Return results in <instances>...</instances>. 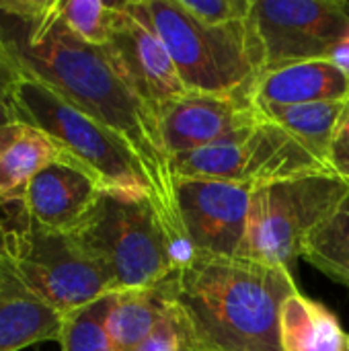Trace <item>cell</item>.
Segmentation results:
<instances>
[{
    "label": "cell",
    "instance_id": "cell-7",
    "mask_svg": "<svg viewBox=\"0 0 349 351\" xmlns=\"http://www.w3.org/2000/svg\"><path fill=\"white\" fill-rule=\"evenodd\" d=\"M177 179L230 181L249 189L329 173L292 134L259 113V119L212 146L171 160Z\"/></svg>",
    "mask_w": 349,
    "mask_h": 351
},
{
    "label": "cell",
    "instance_id": "cell-3",
    "mask_svg": "<svg viewBox=\"0 0 349 351\" xmlns=\"http://www.w3.org/2000/svg\"><path fill=\"white\" fill-rule=\"evenodd\" d=\"M68 234L107 276L111 292L154 288L177 274L167 230L150 197L101 191Z\"/></svg>",
    "mask_w": 349,
    "mask_h": 351
},
{
    "label": "cell",
    "instance_id": "cell-11",
    "mask_svg": "<svg viewBox=\"0 0 349 351\" xmlns=\"http://www.w3.org/2000/svg\"><path fill=\"white\" fill-rule=\"evenodd\" d=\"M105 51L125 82L154 111L189 93L163 39L138 12L134 0L117 2V19Z\"/></svg>",
    "mask_w": 349,
    "mask_h": 351
},
{
    "label": "cell",
    "instance_id": "cell-29",
    "mask_svg": "<svg viewBox=\"0 0 349 351\" xmlns=\"http://www.w3.org/2000/svg\"><path fill=\"white\" fill-rule=\"evenodd\" d=\"M0 60H10V56L6 53V49H4V45H2V41H0Z\"/></svg>",
    "mask_w": 349,
    "mask_h": 351
},
{
    "label": "cell",
    "instance_id": "cell-16",
    "mask_svg": "<svg viewBox=\"0 0 349 351\" xmlns=\"http://www.w3.org/2000/svg\"><path fill=\"white\" fill-rule=\"evenodd\" d=\"M171 280L146 290L111 292L107 331L115 351H136L154 333L173 302Z\"/></svg>",
    "mask_w": 349,
    "mask_h": 351
},
{
    "label": "cell",
    "instance_id": "cell-27",
    "mask_svg": "<svg viewBox=\"0 0 349 351\" xmlns=\"http://www.w3.org/2000/svg\"><path fill=\"white\" fill-rule=\"evenodd\" d=\"M329 60H331L335 66H339V68L349 76V33L337 43V45H335V49L331 51Z\"/></svg>",
    "mask_w": 349,
    "mask_h": 351
},
{
    "label": "cell",
    "instance_id": "cell-30",
    "mask_svg": "<svg viewBox=\"0 0 349 351\" xmlns=\"http://www.w3.org/2000/svg\"><path fill=\"white\" fill-rule=\"evenodd\" d=\"M0 257H4V253H2V247H0Z\"/></svg>",
    "mask_w": 349,
    "mask_h": 351
},
{
    "label": "cell",
    "instance_id": "cell-22",
    "mask_svg": "<svg viewBox=\"0 0 349 351\" xmlns=\"http://www.w3.org/2000/svg\"><path fill=\"white\" fill-rule=\"evenodd\" d=\"M58 10L66 27L84 43L95 47L109 43L117 19V2L58 0Z\"/></svg>",
    "mask_w": 349,
    "mask_h": 351
},
{
    "label": "cell",
    "instance_id": "cell-19",
    "mask_svg": "<svg viewBox=\"0 0 349 351\" xmlns=\"http://www.w3.org/2000/svg\"><path fill=\"white\" fill-rule=\"evenodd\" d=\"M60 158L47 136L21 123L16 138L0 152V206L21 204L37 173Z\"/></svg>",
    "mask_w": 349,
    "mask_h": 351
},
{
    "label": "cell",
    "instance_id": "cell-5",
    "mask_svg": "<svg viewBox=\"0 0 349 351\" xmlns=\"http://www.w3.org/2000/svg\"><path fill=\"white\" fill-rule=\"evenodd\" d=\"M12 111L16 123L47 136L62 158L93 175L103 191L150 197L144 171L130 148L47 84L21 72L12 90Z\"/></svg>",
    "mask_w": 349,
    "mask_h": 351
},
{
    "label": "cell",
    "instance_id": "cell-9",
    "mask_svg": "<svg viewBox=\"0 0 349 351\" xmlns=\"http://www.w3.org/2000/svg\"><path fill=\"white\" fill-rule=\"evenodd\" d=\"M249 25L265 68L329 60L349 33V2L341 0H253Z\"/></svg>",
    "mask_w": 349,
    "mask_h": 351
},
{
    "label": "cell",
    "instance_id": "cell-26",
    "mask_svg": "<svg viewBox=\"0 0 349 351\" xmlns=\"http://www.w3.org/2000/svg\"><path fill=\"white\" fill-rule=\"evenodd\" d=\"M21 72L12 60H0V130L16 123L12 111V90Z\"/></svg>",
    "mask_w": 349,
    "mask_h": 351
},
{
    "label": "cell",
    "instance_id": "cell-10",
    "mask_svg": "<svg viewBox=\"0 0 349 351\" xmlns=\"http://www.w3.org/2000/svg\"><path fill=\"white\" fill-rule=\"evenodd\" d=\"M253 189L212 179H177L187 239L200 257H241Z\"/></svg>",
    "mask_w": 349,
    "mask_h": 351
},
{
    "label": "cell",
    "instance_id": "cell-18",
    "mask_svg": "<svg viewBox=\"0 0 349 351\" xmlns=\"http://www.w3.org/2000/svg\"><path fill=\"white\" fill-rule=\"evenodd\" d=\"M280 341L284 351H349V337L333 313L300 292L282 306Z\"/></svg>",
    "mask_w": 349,
    "mask_h": 351
},
{
    "label": "cell",
    "instance_id": "cell-13",
    "mask_svg": "<svg viewBox=\"0 0 349 351\" xmlns=\"http://www.w3.org/2000/svg\"><path fill=\"white\" fill-rule=\"evenodd\" d=\"M103 189L84 169L60 158L47 165L27 187L23 214L45 230L70 232Z\"/></svg>",
    "mask_w": 349,
    "mask_h": 351
},
{
    "label": "cell",
    "instance_id": "cell-24",
    "mask_svg": "<svg viewBox=\"0 0 349 351\" xmlns=\"http://www.w3.org/2000/svg\"><path fill=\"white\" fill-rule=\"evenodd\" d=\"M181 8L210 27L243 23L251 16L253 0H179Z\"/></svg>",
    "mask_w": 349,
    "mask_h": 351
},
{
    "label": "cell",
    "instance_id": "cell-6",
    "mask_svg": "<svg viewBox=\"0 0 349 351\" xmlns=\"http://www.w3.org/2000/svg\"><path fill=\"white\" fill-rule=\"evenodd\" d=\"M0 247L16 276L62 317L111 294L107 276L68 232L45 230L25 214L0 222Z\"/></svg>",
    "mask_w": 349,
    "mask_h": 351
},
{
    "label": "cell",
    "instance_id": "cell-12",
    "mask_svg": "<svg viewBox=\"0 0 349 351\" xmlns=\"http://www.w3.org/2000/svg\"><path fill=\"white\" fill-rule=\"evenodd\" d=\"M167 154L173 158L232 138L259 119L249 95L187 93L156 107Z\"/></svg>",
    "mask_w": 349,
    "mask_h": 351
},
{
    "label": "cell",
    "instance_id": "cell-28",
    "mask_svg": "<svg viewBox=\"0 0 349 351\" xmlns=\"http://www.w3.org/2000/svg\"><path fill=\"white\" fill-rule=\"evenodd\" d=\"M19 132H21V123H14V125H8V128L0 130V152L16 138Z\"/></svg>",
    "mask_w": 349,
    "mask_h": 351
},
{
    "label": "cell",
    "instance_id": "cell-25",
    "mask_svg": "<svg viewBox=\"0 0 349 351\" xmlns=\"http://www.w3.org/2000/svg\"><path fill=\"white\" fill-rule=\"evenodd\" d=\"M329 173L349 185V105L329 150Z\"/></svg>",
    "mask_w": 349,
    "mask_h": 351
},
{
    "label": "cell",
    "instance_id": "cell-21",
    "mask_svg": "<svg viewBox=\"0 0 349 351\" xmlns=\"http://www.w3.org/2000/svg\"><path fill=\"white\" fill-rule=\"evenodd\" d=\"M109 302L111 294H105L99 300L62 317V351H115L107 331Z\"/></svg>",
    "mask_w": 349,
    "mask_h": 351
},
{
    "label": "cell",
    "instance_id": "cell-23",
    "mask_svg": "<svg viewBox=\"0 0 349 351\" xmlns=\"http://www.w3.org/2000/svg\"><path fill=\"white\" fill-rule=\"evenodd\" d=\"M136 351H208L191 329L187 317L179 304L171 302L165 319L154 329V333Z\"/></svg>",
    "mask_w": 349,
    "mask_h": 351
},
{
    "label": "cell",
    "instance_id": "cell-15",
    "mask_svg": "<svg viewBox=\"0 0 349 351\" xmlns=\"http://www.w3.org/2000/svg\"><path fill=\"white\" fill-rule=\"evenodd\" d=\"M62 315L45 304L0 257V351H21L35 343L58 341Z\"/></svg>",
    "mask_w": 349,
    "mask_h": 351
},
{
    "label": "cell",
    "instance_id": "cell-17",
    "mask_svg": "<svg viewBox=\"0 0 349 351\" xmlns=\"http://www.w3.org/2000/svg\"><path fill=\"white\" fill-rule=\"evenodd\" d=\"M349 99L344 101H319L302 105H259L255 107L263 117L292 134L327 171L329 150L339 121L348 109Z\"/></svg>",
    "mask_w": 349,
    "mask_h": 351
},
{
    "label": "cell",
    "instance_id": "cell-8",
    "mask_svg": "<svg viewBox=\"0 0 349 351\" xmlns=\"http://www.w3.org/2000/svg\"><path fill=\"white\" fill-rule=\"evenodd\" d=\"M348 193V183L331 173L253 189L241 257L290 269L306 234Z\"/></svg>",
    "mask_w": 349,
    "mask_h": 351
},
{
    "label": "cell",
    "instance_id": "cell-14",
    "mask_svg": "<svg viewBox=\"0 0 349 351\" xmlns=\"http://www.w3.org/2000/svg\"><path fill=\"white\" fill-rule=\"evenodd\" d=\"M344 99H349V76L331 60H304L265 68L249 90V101L255 107Z\"/></svg>",
    "mask_w": 349,
    "mask_h": 351
},
{
    "label": "cell",
    "instance_id": "cell-2",
    "mask_svg": "<svg viewBox=\"0 0 349 351\" xmlns=\"http://www.w3.org/2000/svg\"><path fill=\"white\" fill-rule=\"evenodd\" d=\"M173 298L208 351H284L280 317L298 292L290 269L243 257H195Z\"/></svg>",
    "mask_w": 349,
    "mask_h": 351
},
{
    "label": "cell",
    "instance_id": "cell-20",
    "mask_svg": "<svg viewBox=\"0 0 349 351\" xmlns=\"http://www.w3.org/2000/svg\"><path fill=\"white\" fill-rule=\"evenodd\" d=\"M300 257L349 288V193L306 234Z\"/></svg>",
    "mask_w": 349,
    "mask_h": 351
},
{
    "label": "cell",
    "instance_id": "cell-1",
    "mask_svg": "<svg viewBox=\"0 0 349 351\" xmlns=\"http://www.w3.org/2000/svg\"><path fill=\"white\" fill-rule=\"evenodd\" d=\"M0 41L23 74L47 84L130 148L148 181L177 271L189 265L197 255L181 220L177 177L156 111L125 82L105 47L88 45L68 29L58 0L0 2Z\"/></svg>",
    "mask_w": 349,
    "mask_h": 351
},
{
    "label": "cell",
    "instance_id": "cell-4",
    "mask_svg": "<svg viewBox=\"0 0 349 351\" xmlns=\"http://www.w3.org/2000/svg\"><path fill=\"white\" fill-rule=\"evenodd\" d=\"M134 6L163 39L189 93L249 95L263 68L249 19L210 27L185 12L179 0H134Z\"/></svg>",
    "mask_w": 349,
    "mask_h": 351
}]
</instances>
